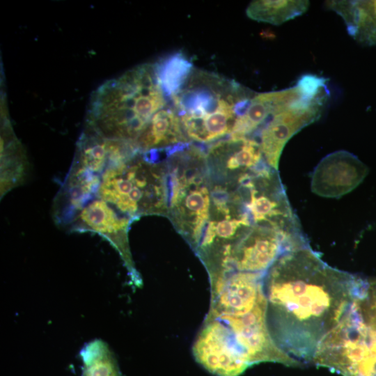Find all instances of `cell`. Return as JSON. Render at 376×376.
I'll list each match as a JSON object with an SVG mask.
<instances>
[{"mask_svg": "<svg viewBox=\"0 0 376 376\" xmlns=\"http://www.w3.org/2000/svg\"><path fill=\"white\" fill-rule=\"evenodd\" d=\"M357 275L329 266L310 246L284 252L265 272L266 323L276 346L298 366L345 313Z\"/></svg>", "mask_w": 376, "mask_h": 376, "instance_id": "cell-1", "label": "cell"}, {"mask_svg": "<svg viewBox=\"0 0 376 376\" xmlns=\"http://www.w3.org/2000/svg\"><path fill=\"white\" fill-rule=\"evenodd\" d=\"M169 103L154 64H141L93 93L85 127L104 138L134 144L153 115Z\"/></svg>", "mask_w": 376, "mask_h": 376, "instance_id": "cell-2", "label": "cell"}, {"mask_svg": "<svg viewBox=\"0 0 376 376\" xmlns=\"http://www.w3.org/2000/svg\"><path fill=\"white\" fill-rule=\"evenodd\" d=\"M255 94L234 80L194 69L169 102L188 139L207 143L231 134Z\"/></svg>", "mask_w": 376, "mask_h": 376, "instance_id": "cell-3", "label": "cell"}, {"mask_svg": "<svg viewBox=\"0 0 376 376\" xmlns=\"http://www.w3.org/2000/svg\"><path fill=\"white\" fill-rule=\"evenodd\" d=\"M313 363L343 376H376V278L358 276L348 307Z\"/></svg>", "mask_w": 376, "mask_h": 376, "instance_id": "cell-4", "label": "cell"}, {"mask_svg": "<svg viewBox=\"0 0 376 376\" xmlns=\"http://www.w3.org/2000/svg\"><path fill=\"white\" fill-rule=\"evenodd\" d=\"M327 82L324 77L307 74L294 86L279 91L273 111L253 136L269 166L277 170L289 139L320 118L330 96Z\"/></svg>", "mask_w": 376, "mask_h": 376, "instance_id": "cell-5", "label": "cell"}, {"mask_svg": "<svg viewBox=\"0 0 376 376\" xmlns=\"http://www.w3.org/2000/svg\"><path fill=\"white\" fill-rule=\"evenodd\" d=\"M237 184L253 225L271 226L294 238L306 240L276 169L266 164L239 178Z\"/></svg>", "mask_w": 376, "mask_h": 376, "instance_id": "cell-6", "label": "cell"}, {"mask_svg": "<svg viewBox=\"0 0 376 376\" xmlns=\"http://www.w3.org/2000/svg\"><path fill=\"white\" fill-rule=\"evenodd\" d=\"M306 246L307 240L271 226L253 225L233 246L214 280L232 271L265 273L284 252Z\"/></svg>", "mask_w": 376, "mask_h": 376, "instance_id": "cell-7", "label": "cell"}, {"mask_svg": "<svg viewBox=\"0 0 376 376\" xmlns=\"http://www.w3.org/2000/svg\"><path fill=\"white\" fill-rule=\"evenodd\" d=\"M196 361L217 376H239L251 364L230 327L206 315L192 346Z\"/></svg>", "mask_w": 376, "mask_h": 376, "instance_id": "cell-8", "label": "cell"}, {"mask_svg": "<svg viewBox=\"0 0 376 376\" xmlns=\"http://www.w3.org/2000/svg\"><path fill=\"white\" fill-rule=\"evenodd\" d=\"M265 274L232 271L211 283L207 315H244L265 304Z\"/></svg>", "mask_w": 376, "mask_h": 376, "instance_id": "cell-9", "label": "cell"}, {"mask_svg": "<svg viewBox=\"0 0 376 376\" xmlns=\"http://www.w3.org/2000/svg\"><path fill=\"white\" fill-rule=\"evenodd\" d=\"M368 172L357 156L338 150L325 156L316 166L311 175V190L322 197L338 198L356 188Z\"/></svg>", "mask_w": 376, "mask_h": 376, "instance_id": "cell-10", "label": "cell"}, {"mask_svg": "<svg viewBox=\"0 0 376 376\" xmlns=\"http://www.w3.org/2000/svg\"><path fill=\"white\" fill-rule=\"evenodd\" d=\"M206 164L228 176L230 183L267 164L258 142L250 137L228 136L210 144L205 153Z\"/></svg>", "mask_w": 376, "mask_h": 376, "instance_id": "cell-11", "label": "cell"}, {"mask_svg": "<svg viewBox=\"0 0 376 376\" xmlns=\"http://www.w3.org/2000/svg\"><path fill=\"white\" fill-rule=\"evenodd\" d=\"M189 142L176 111L169 103L157 111L134 143L141 152Z\"/></svg>", "mask_w": 376, "mask_h": 376, "instance_id": "cell-12", "label": "cell"}, {"mask_svg": "<svg viewBox=\"0 0 376 376\" xmlns=\"http://www.w3.org/2000/svg\"><path fill=\"white\" fill-rule=\"evenodd\" d=\"M327 8L339 15L357 42L376 46V0L328 1Z\"/></svg>", "mask_w": 376, "mask_h": 376, "instance_id": "cell-13", "label": "cell"}, {"mask_svg": "<svg viewBox=\"0 0 376 376\" xmlns=\"http://www.w3.org/2000/svg\"><path fill=\"white\" fill-rule=\"evenodd\" d=\"M1 197L24 182L28 169L24 150L8 120L3 118L1 138Z\"/></svg>", "mask_w": 376, "mask_h": 376, "instance_id": "cell-14", "label": "cell"}, {"mask_svg": "<svg viewBox=\"0 0 376 376\" xmlns=\"http://www.w3.org/2000/svg\"><path fill=\"white\" fill-rule=\"evenodd\" d=\"M309 5L305 0H257L249 4L246 14L253 20L280 25L301 15Z\"/></svg>", "mask_w": 376, "mask_h": 376, "instance_id": "cell-15", "label": "cell"}, {"mask_svg": "<svg viewBox=\"0 0 376 376\" xmlns=\"http://www.w3.org/2000/svg\"><path fill=\"white\" fill-rule=\"evenodd\" d=\"M154 65L159 84L169 100L182 89L194 69L192 62L182 52L167 55Z\"/></svg>", "mask_w": 376, "mask_h": 376, "instance_id": "cell-16", "label": "cell"}, {"mask_svg": "<svg viewBox=\"0 0 376 376\" xmlns=\"http://www.w3.org/2000/svg\"><path fill=\"white\" fill-rule=\"evenodd\" d=\"M80 357L81 376H121L113 352L102 340L88 342L81 350Z\"/></svg>", "mask_w": 376, "mask_h": 376, "instance_id": "cell-17", "label": "cell"}]
</instances>
